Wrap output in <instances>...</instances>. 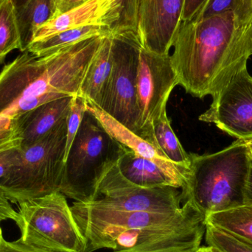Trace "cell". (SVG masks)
<instances>
[{
	"mask_svg": "<svg viewBox=\"0 0 252 252\" xmlns=\"http://www.w3.org/2000/svg\"><path fill=\"white\" fill-rule=\"evenodd\" d=\"M172 65L179 85L193 97L213 96L252 56V22L228 11L179 25L172 42Z\"/></svg>",
	"mask_w": 252,
	"mask_h": 252,
	"instance_id": "cell-1",
	"label": "cell"
},
{
	"mask_svg": "<svg viewBox=\"0 0 252 252\" xmlns=\"http://www.w3.org/2000/svg\"><path fill=\"white\" fill-rule=\"evenodd\" d=\"M74 217L88 242V252H150L171 247H200L206 216L191 201L176 213L105 211L74 203Z\"/></svg>",
	"mask_w": 252,
	"mask_h": 252,
	"instance_id": "cell-2",
	"label": "cell"
},
{
	"mask_svg": "<svg viewBox=\"0 0 252 252\" xmlns=\"http://www.w3.org/2000/svg\"><path fill=\"white\" fill-rule=\"evenodd\" d=\"M103 37H93L42 57L22 52L4 65L0 72V115L16 119L44 103L80 94Z\"/></svg>",
	"mask_w": 252,
	"mask_h": 252,
	"instance_id": "cell-3",
	"label": "cell"
},
{
	"mask_svg": "<svg viewBox=\"0 0 252 252\" xmlns=\"http://www.w3.org/2000/svg\"><path fill=\"white\" fill-rule=\"evenodd\" d=\"M252 154L247 140L238 139L214 154H190V164L181 189L206 216L244 204V191Z\"/></svg>",
	"mask_w": 252,
	"mask_h": 252,
	"instance_id": "cell-4",
	"label": "cell"
},
{
	"mask_svg": "<svg viewBox=\"0 0 252 252\" xmlns=\"http://www.w3.org/2000/svg\"><path fill=\"white\" fill-rule=\"evenodd\" d=\"M66 119L35 143L20 147L16 161L0 182L10 202L24 201L61 192L66 142Z\"/></svg>",
	"mask_w": 252,
	"mask_h": 252,
	"instance_id": "cell-5",
	"label": "cell"
},
{
	"mask_svg": "<svg viewBox=\"0 0 252 252\" xmlns=\"http://www.w3.org/2000/svg\"><path fill=\"white\" fill-rule=\"evenodd\" d=\"M126 148L87 111L65 161L61 192L76 202L93 201L99 181Z\"/></svg>",
	"mask_w": 252,
	"mask_h": 252,
	"instance_id": "cell-6",
	"label": "cell"
},
{
	"mask_svg": "<svg viewBox=\"0 0 252 252\" xmlns=\"http://www.w3.org/2000/svg\"><path fill=\"white\" fill-rule=\"evenodd\" d=\"M17 213L24 244L52 252H88L87 238L62 192L24 201Z\"/></svg>",
	"mask_w": 252,
	"mask_h": 252,
	"instance_id": "cell-7",
	"label": "cell"
},
{
	"mask_svg": "<svg viewBox=\"0 0 252 252\" xmlns=\"http://www.w3.org/2000/svg\"><path fill=\"white\" fill-rule=\"evenodd\" d=\"M179 189L170 186L155 188L136 186L121 174L117 162L108 168L99 181L94 199L80 203L105 211L176 213L184 203Z\"/></svg>",
	"mask_w": 252,
	"mask_h": 252,
	"instance_id": "cell-8",
	"label": "cell"
},
{
	"mask_svg": "<svg viewBox=\"0 0 252 252\" xmlns=\"http://www.w3.org/2000/svg\"><path fill=\"white\" fill-rule=\"evenodd\" d=\"M112 69L99 107L137 133L136 80L141 46L135 34L112 36Z\"/></svg>",
	"mask_w": 252,
	"mask_h": 252,
	"instance_id": "cell-9",
	"label": "cell"
},
{
	"mask_svg": "<svg viewBox=\"0 0 252 252\" xmlns=\"http://www.w3.org/2000/svg\"><path fill=\"white\" fill-rule=\"evenodd\" d=\"M178 85L170 54H157L141 47L136 80L139 112L136 134L156 146L153 123L167 109L170 94Z\"/></svg>",
	"mask_w": 252,
	"mask_h": 252,
	"instance_id": "cell-10",
	"label": "cell"
},
{
	"mask_svg": "<svg viewBox=\"0 0 252 252\" xmlns=\"http://www.w3.org/2000/svg\"><path fill=\"white\" fill-rule=\"evenodd\" d=\"M198 119L237 139H252V76L247 66L213 96L210 107Z\"/></svg>",
	"mask_w": 252,
	"mask_h": 252,
	"instance_id": "cell-11",
	"label": "cell"
},
{
	"mask_svg": "<svg viewBox=\"0 0 252 252\" xmlns=\"http://www.w3.org/2000/svg\"><path fill=\"white\" fill-rule=\"evenodd\" d=\"M185 0H136V35L142 47L158 55L170 54L182 23Z\"/></svg>",
	"mask_w": 252,
	"mask_h": 252,
	"instance_id": "cell-12",
	"label": "cell"
},
{
	"mask_svg": "<svg viewBox=\"0 0 252 252\" xmlns=\"http://www.w3.org/2000/svg\"><path fill=\"white\" fill-rule=\"evenodd\" d=\"M87 111L97 118L103 128L115 140L131 150L136 155L151 160L158 164L178 184L180 189L183 188L188 169L173 164L158 147L126 127L94 103L87 101Z\"/></svg>",
	"mask_w": 252,
	"mask_h": 252,
	"instance_id": "cell-13",
	"label": "cell"
},
{
	"mask_svg": "<svg viewBox=\"0 0 252 252\" xmlns=\"http://www.w3.org/2000/svg\"><path fill=\"white\" fill-rule=\"evenodd\" d=\"M72 97L68 96L44 103L16 118L22 138L21 147L35 143L66 119Z\"/></svg>",
	"mask_w": 252,
	"mask_h": 252,
	"instance_id": "cell-14",
	"label": "cell"
},
{
	"mask_svg": "<svg viewBox=\"0 0 252 252\" xmlns=\"http://www.w3.org/2000/svg\"><path fill=\"white\" fill-rule=\"evenodd\" d=\"M118 167L121 174L136 186L144 188L170 186L180 189L178 184L158 164L136 155L128 148H126L118 160Z\"/></svg>",
	"mask_w": 252,
	"mask_h": 252,
	"instance_id": "cell-15",
	"label": "cell"
},
{
	"mask_svg": "<svg viewBox=\"0 0 252 252\" xmlns=\"http://www.w3.org/2000/svg\"><path fill=\"white\" fill-rule=\"evenodd\" d=\"M112 36H104L81 84L80 94L86 100L100 106L112 69Z\"/></svg>",
	"mask_w": 252,
	"mask_h": 252,
	"instance_id": "cell-16",
	"label": "cell"
},
{
	"mask_svg": "<svg viewBox=\"0 0 252 252\" xmlns=\"http://www.w3.org/2000/svg\"><path fill=\"white\" fill-rule=\"evenodd\" d=\"M100 18L98 0H90L80 7L46 22L34 34L32 42L85 25H100Z\"/></svg>",
	"mask_w": 252,
	"mask_h": 252,
	"instance_id": "cell-17",
	"label": "cell"
},
{
	"mask_svg": "<svg viewBox=\"0 0 252 252\" xmlns=\"http://www.w3.org/2000/svg\"><path fill=\"white\" fill-rule=\"evenodd\" d=\"M98 3L100 25L110 36L136 35V0H98Z\"/></svg>",
	"mask_w": 252,
	"mask_h": 252,
	"instance_id": "cell-18",
	"label": "cell"
},
{
	"mask_svg": "<svg viewBox=\"0 0 252 252\" xmlns=\"http://www.w3.org/2000/svg\"><path fill=\"white\" fill-rule=\"evenodd\" d=\"M55 13L56 0H30L23 7L15 10L22 44L20 51H27L37 30L53 19Z\"/></svg>",
	"mask_w": 252,
	"mask_h": 252,
	"instance_id": "cell-19",
	"label": "cell"
},
{
	"mask_svg": "<svg viewBox=\"0 0 252 252\" xmlns=\"http://www.w3.org/2000/svg\"><path fill=\"white\" fill-rule=\"evenodd\" d=\"M94 36L110 35L100 25H85L59 32L40 41H33L28 46L27 51L37 57H42Z\"/></svg>",
	"mask_w": 252,
	"mask_h": 252,
	"instance_id": "cell-20",
	"label": "cell"
},
{
	"mask_svg": "<svg viewBox=\"0 0 252 252\" xmlns=\"http://www.w3.org/2000/svg\"><path fill=\"white\" fill-rule=\"evenodd\" d=\"M206 222L252 246V205L242 204L211 213Z\"/></svg>",
	"mask_w": 252,
	"mask_h": 252,
	"instance_id": "cell-21",
	"label": "cell"
},
{
	"mask_svg": "<svg viewBox=\"0 0 252 252\" xmlns=\"http://www.w3.org/2000/svg\"><path fill=\"white\" fill-rule=\"evenodd\" d=\"M154 137L157 147L173 164L188 169L190 164V154L184 149L170 125L167 109L153 123Z\"/></svg>",
	"mask_w": 252,
	"mask_h": 252,
	"instance_id": "cell-22",
	"label": "cell"
},
{
	"mask_svg": "<svg viewBox=\"0 0 252 252\" xmlns=\"http://www.w3.org/2000/svg\"><path fill=\"white\" fill-rule=\"evenodd\" d=\"M21 48L14 6L10 0H3L0 4V64L10 52Z\"/></svg>",
	"mask_w": 252,
	"mask_h": 252,
	"instance_id": "cell-23",
	"label": "cell"
},
{
	"mask_svg": "<svg viewBox=\"0 0 252 252\" xmlns=\"http://www.w3.org/2000/svg\"><path fill=\"white\" fill-rule=\"evenodd\" d=\"M231 11L243 23L252 22V0H207L204 7L192 19H201Z\"/></svg>",
	"mask_w": 252,
	"mask_h": 252,
	"instance_id": "cell-24",
	"label": "cell"
},
{
	"mask_svg": "<svg viewBox=\"0 0 252 252\" xmlns=\"http://www.w3.org/2000/svg\"><path fill=\"white\" fill-rule=\"evenodd\" d=\"M204 238L207 246L222 252H252L250 244L207 222Z\"/></svg>",
	"mask_w": 252,
	"mask_h": 252,
	"instance_id": "cell-25",
	"label": "cell"
},
{
	"mask_svg": "<svg viewBox=\"0 0 252 252\" xmlns=\"http://www.w3.org/2000/svg\"><path fill=\"white\" fill-rule=\"evenodd\" d=\"M87 111V101L81 94H76L72 97L70 110L66 118V142L65 150L64 161L67 158L69 150L75 140V136L83 122L84 115Z\"/></svg>",
	"mask_w": 252,
	"mask_h": 252,
	"instance_id": "cell-26",
	"label": "cell"
},
{
	"mask_svg": "<svg viewBox=\"0 0 252 252\" xmlns=\"http://www.w3.org/2000/svg\"><path fill=\"white\" fill-rule=\"evenodd\" d=\"M22 138L16 119L0 115V153L20 148Z\"/></svg>",
	"mask_w": 252,
	"mask_h": 252,
	"instance_id": "cell-27",
	"label": "cell"
},
{
	"mask_svg": "<svg viewBox=\"0 0 252 252\" xmlns=\"http://www.w3.org/2000/svg\"><path fill=\"white\" fill-rule=\"evenodd\" d=\"M0 252H52L24 244L20 240L7 241L1 238L0 241Z\"/></svg>",
	"mask_w": 252,
	"mask_h": 252,
	"instance_id": "cell-28",
	"label": "cell"
},
{
	"mask_svg": "<svg viewBox=\"0 0 252 252\" xmlns=\"http://www.w3.org/2000/svg\"><path fill=\"white\" fill-rule=\"evenodd\" d=\"M19 149V148H15L0 153V182L16 161Z\"/></svg>",
	"mask_w": 252,
	"mask_h": 252,
	"instance_id": "cell-29",
	"label": "cell"
},
{
	"mask_svg": "<svg viewBox=\"0 0 252 252\" xmlns=\"http://www.w3.org/2000/svg\"><path fill=\"white\" fill-rule=\"evenodd\" d=\"M207 1V0H185L182 22H187L192 20Z\"/></svg>",
	"mask_w": 252,
	"mask_h": 252,
	"instance_id": "cell-30",
	"label": "cell"
},
{
	"mask_svg": "<svg viewBox=\"0 0 252 252\" xmlns=\"http://www.w3.org/2000/svg\"><path fill=\"white\" fill-rule=\"evenodd\" d=\"M18 213L13 208L10 201L0 190V222L3 220H17Z\"/></svg>",
	"mask_w": 252,
	"mask_h": 252,
	"instance_id": "cell-31",
	"label": "cell"
},
{
	"mask_svg": "<svg viewBox=\"0 0 252 252\" xmlns=\"http://www.w3.org/2000/svg\"><path fill=\"white\" fill-rule=\"evenodd\" d=\"M90 0H56V13L54 18L70 11L88 2Z\"/></svg>",
	"mask_w": 252,
	"mask_h": 252,
	"instance_id": "cell-32",
	"label": "cell"
},
{
	"mask_svg": "<svg viewBox=\"0 0 252 252\" xmlns=\"http://www.w3.org/2000/svg\"><path fill=\"white\" fill-rule=\"evenodd\" d=\"M244 204L252 205V157L244 191Z\"/></svg>",
	"mask_w": 252,
	"mask_h": 252,
	"instance_id": "cell-33",
	"label": "cell"
},
{
	"mask_svg": "<svg viewBox=\"0 0 252 252\" xmlns=\"http://www.w3.org/2000/svg\"><path fill=\"white\" fill-rule=\"evenodd\" d=\"M198 248L193 246H184V247H171V248L163 249V250L150 252H194Z\"/></svg>",
	"mask_w": 252,
	"mask_h": 252,
	"instance_id": "cell-34",
	"label": "cell"
},
{
	"mask_svg": "<svg viewBox=\"0 0 252 252\" xmlns=\"http://www.w3.org/2000/svg\"><path fill=\"white\" fill-rule=\"evenodd\" d=\"M194 252H222L218 249L215 248L210 246H207V247H200L198 250H195Z\"/></svg>",
	"mask_w": 252,
	"mask_h": 252,
	"instance_id": "cell-35",
	"label": "cell"
},
{
	"mask_svg": "<svg viewBox=\"0 0 252 252\" xmlns=\"http://www.w3.org/2000/svg\"><path fill=\"white\" fill-rule=\"evenodd\" d=\"M10 1L13 3L15 10H18V9L23 7V6L25 5V4H26L30 0H10Z\"/></svg>",
	"mask_w": 252,
	"mask_h": 252,
	"instance_id": "cell-36",
	"label": "cell"
},
{
	"mask_svg": "<svg viewBox=\"0 0 252 252\" xmlns=\"http://www.w3.org/2000/svg\"><path fill=\"white\" fill-rule=\"evenodd\" d=\"M247 144H248L249 148H250V152H251L252 157V139L247 140Z\"/></svg>",
	"mask_w": 252,
	"mask_h": 252,
	"instance_id": "cell-37",
	"label": "cell"
},
{
	"mask_svg": "<svg viewBox=\"0 0 252 252\" xmlns=\"http://www.w3.org/2000/svg\"><path fill=\"white\" fill-rule=\"evenodd\" d=\"M0 223H1V222H0ZM2 238H3L2 231H1V226H0V241H1V239Z\"/></svg>",
	"mask_w": 252,
	"mask_h": 252,
	"instance_id": "cell-38",
	"label": "cell"
},
{
	"mask_svg": "<svg viewBox=\"0 0 252 252\" xmlns=\"http://www.w3.org/2000/svg\"><path fill=\"white\" fill-rule=\"evenodd\" d=\"M3 1V0H0V4H1V2H2Z\"/></svg>",
	"mask_w": 252,
	"mask_h": 252,
	"instance_id": "cell-39",
	"label": "cell"
}]
</instances>
